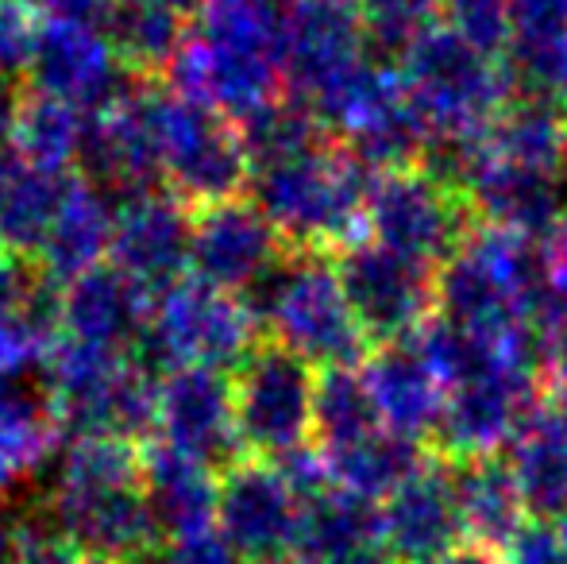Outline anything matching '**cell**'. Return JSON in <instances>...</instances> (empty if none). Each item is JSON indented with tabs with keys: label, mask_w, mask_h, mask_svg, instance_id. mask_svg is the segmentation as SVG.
<instances>
[{
	"label": "cell",
	"mask_w": 567,
	"mask_h": 564,
	"mask_svg": "<svg viewBox=\"0 0 567 564\" xmlns=\"http://www.w3.org/2000/svg\"><path fill=\"white\" fill-rule=\"evenodd\" d=\"M166 78L231 124L282 98L286 0H205Z\"/></svg>",
	"instance_id": "1"
},
{
	"label": "cell",
	"mask_w": 567,
	"mask_h": 564,
	"mask_svg": "<svg viewBox=\"0 0 567 564\" xmlns=\"http://www.w3.org/2000/svg\"><path fill=\"white\" fill-rule=\"evenodd\" d=\"M43 519L82 564H116L151 550L158 534L135 444L116 437H70L54 460Z\"/></svg>",
	"instance_id": "2"
},
{
	"label": "cell",
	"mask_w": 567,
	"mask_h": 564,
	"mask_svg": "<svg viewBox=\"0 0 567 564\" xmlns=\"http://www.w3.org/2000/svg\"><path fill=\"white\" fill-rule=\"evenodd\" d=\"M374 174L337 143L251 174V202L293 252H343L367 240Z\"/></svg>",
	"instance_id": "3"
},
{
	"label": "cell",
	"mask_w": 567,
	"mask_h": 564,
	"mask_svg": "<svg viewBox=\"0 0 567 564\" xmlns=\"http://www.w3.org/2000/svg\"><path fill=\"white\" fill-rule=\"evenodd\" d=\"M158 379L135 352L59 337L43 363V402L62 433L135 444L155 433Z\"/></svg>",
	"instance_id": "4"
},
{
	"label": "cell",
	"mask_w": 567,
	"mask_h": 564,
	"mask_svg": "<svg viewBox=\"0 0 567 564\" xmlns=\"http://www.w3.org/2000/svg\"><path fill=\"white\" fill-rule=\"evenodd\" d=\"M247 306L255 321L270 329L275 345L306 360L309 368H359L367 360L371 340L351 314L337 264L317 252L282 259L247 294Z\"/></svg>",
	"instance_id": "5"
},
{
	"label": "cell",
	"mask_w": 567,
	"mask_h": 564,
	"mask_svg": "<svg viewBox=\"0 0 567 564\" xmlns=\"http://www.w3.org/2000/svg\"><path fill=\"white\" fill-rule=\"evenodd\" d=\"M429 143H475L509 105L514 82L506 66L475 51L452 28H429L398 62Z\"/></svg>",
	"instance_id": "6"
},
{
	"label": "cell",
	"mask_w": 567,
	"mask_h": 564,
	"mask_svg": "<svg viewBox=\"0 0 567 564\" xmlns=\"http://www.w3.org/2000/svg\"><path fill=\"white\" fill-rule=\"evenodd\" d=\"M259 321L251 306L202 279H182L158 294L140 360L155 376L171 368L236 371L259 345Z\"/></svg>",
	"instance_id": "7"
},
{
	"label": "cell",
	"mask_w": 567,
	"mask_h": 564,
	"mask_svg": "<svg viewBox=\"0 0 567 564\" xmlns=\"http://www.w3.org/2000/svg\"><path fill=\"white\" fill-rule=\"evenodd\" d=\"M151 121H155L163 182L174 197L205 209L244 194L251 182V163L228 116L174 90H151Z\"/></svg>",
	"instance_id": "8"
},
{
	"label": "cell",
	"mask_w": 567,
	"mask_h": 564,
	"mask_svg": "<svg viewBox=\"0 0 567 564\" xmlns=\"http://www.w3.org/2000/svg\"><path fill=\"white\" fill-rule=\"evenodd\" d=\"M317 371L282 345L267 340L231 371L239 449L251 460L282 464L313 441Z\"/></svg>",
	"instance_id": "9"
},
{
	"label": "cell",
	"mask_w": 567,
	"mask_h": 564,
	"mask_svg": "<svg viewBox=\"0 0 567 564\" xmlns=\"http://www.w3.org/2000/svg\"><path fill=\"white\" fill-rule=\"evenodd\" d=\"M471 221L475 213L467 197L425 166L374 174L367 194V233L374 236V244L433 264L436 271L471 236Z\"/></svg>",
	"instance_id": "10"
},
{
	"label": "cell",
	"mask_w": 567,
	"mask_h": 564,
	"mask_svg": "<svg viewBox=\"0 0 567 564\" xmlns=\"http://www.w3.org/2000/svg\"><path fill=\"white\" fill-rule=\"evenodd\" d=\"M332 264H337L351 314L371 345L410 340L436 314L433 264H421L374 240H359L337 252Z\"/></svg>",
	"instance_id": "11"
},
{
	"label": "cell",
	"mask_w": 567,
	"mask_h": 564,
	"mask_svg": "<svg viewBox=\"0 0 567 564\" xmlns=\"http://www.w3.org/2000/svg\"><path fill=\"white\" fill-rule=\"evenodd\" d=\"M540 371L525 368L517 360H498L475 379L449 391L441 425L433 441L444 460H475L498 457L517 437V429L545 407Z\"/></svg>",
	"instance_id": "12"
},
{
	"label": "cell",
	"mask_w": 567,
	"mask_h": 564,
	"mask_svg": "<svg viewBox=\"0 0 567 564\" xmlns=\"http://www.w3.org/2000/svg\"><path fill=\"white\" fill-rule=\"evenodd\" d=\"M217 534L244 564H293L301 534V499L278 464L236 460L220 475Z\"/></svg>",
	"instance_id": "13"
},
{
	"label": "cell",
	"mask_w": 567,
	"mask_h": 564,
	"mask_svg": "<svg viewBox=\"0 0 567 564\" xmlns=\"http://www.w3.org/2000/svg\"><path fill=\"white\" fill-rule=\"evenodd\" d=\"M460 194L467 197L475 221L533 240H548L567 221L560 174L494 158L478 140L460 147Z\"/></svg>",
	"instance_id": "14"
},
{
	"label": "cell",
	"mask_w": 567,
	"mask_h": 564,
	"mask_svg": "<svg viewBox=\"0 0 567 564\" xmlns=\"http://www.w3.org/2000/svg\"><path fill=\"white\" fill-rule=\"evenodd\" d=\"M194 213L171 189H140L113 205L109 259L147 294H163L189 271Z\"/></svg>",
	"instance_id": "15"
},
{
	"label": "cell",
	"mask_w": 567,
	"mask_h": 564,
	"mask_svg": "<svg viewBox=\"0 0 567 564\" xmlns=\"http://www.w3.org/2000/svg\"><path fill=\"white\" fill-rule=\"evenodd\" d=\"M155 437L174 452L225 472L239 460L231 379L209 368H171L158 379Z\"/></svg>",
	"instance_id": "16"
},
{
	"label": "cell",
	"mask_w": 567,
	"mask_h": 564,
	"mask_svg": "<svg viewBox=\"0 0 567 564\" xmlns=\"http://www.w3.org/2000/svg\"><path fill=\"white\" fill-rule=\"evenodd\" d=\"M23 74L31 78V93L66 101L85 116L101 113L127 90L124 62L116 59L105 28L70 20H43L35 51Z\"/></svg>",
	"instance_id": "17"
},
{
	"label": "cell",
	"mask_w": 567,
	"mask_h": 564,
	"mask_svg": "<svg viewBox=\"0 0 567 564\" xmlns=\"http://www.w3.org/2000/svg\"><path fill=\"white\" fill-rule=\"evenodd\" d=\"M278 264H282V236L255 202L231 197L194 213V236H189L194 279L244 298Z\"/></svg>",
	"instance_id": "18"
},
{
	"label": "cell",
	"mask_w": 567,
	"mask_h": 564,
	"mask_svg": "<svg viewBox=\"0 0 567 564\" xmlns=\"http://www.w3.org/2000/svg\"><path fill=\"white\" fill-rule=\"evenodd\" d=\"M371 59L355 0H286V85L313 105L348 70Z\"/></svg>",
	"instance_id": "19"
},
{
	"label": "cell",
	"mask_w": 567,
	"mask_h": 564,
	"mask_svg": "<svg viewBox=\"0 0 567 564\" xmlns=\"http://www.w3.org/2000/svg\"><path fill=\"white\" fill-rule=\"evenodd\" d=\"M382 550L394 564H436L467 542L449 460H425L379 503Z\"/></svg>",
	"instance_id": "20"
},
{
	"label": "cell",
	"mask_w": 567,
	"mask_h": 564,
	"mask_svg": "<svg viewBox=\"0 0 567 564\" xmlns=\"http://www.w3.org/2000/svg\"><path fill=\"white\" fill-rule=\"evenodd\" d=\"M78 163L85 171V182H93L97 189H116L120 197L155 189V182L163 178V163H158L147 85H127L113 105L85 121Z\"/></svg>",
	"instance_id": "21"
},
{
	"label": "cell",
	"mask_w": 567,
	"mask_h": 564,
	"mask_svg": "<svg viewBox=\"0 0 567 564\" xmlns=\"http://www.w3.org/2000/svg\"><path fill=\"white\" fill-rule=\"evenodd\" d=\"M151 294L135 286L113 264L78 275L59 286L62 337L97 345L109 352H140L151 329Z\"/></svg>",
	"instance_id": "22"
},
{
	"label": "cell",
	"mask_w": 567,
	"mask_h": 564,
	"mask_svg": "<svg viewBox=\"0 0 567 564\" xmlns=\"http://www.w3.org/2000/svg\"><path fill=\"white\" fill-rule=\"evenodd\" d=\"M359 371H363L367 391L379 407L382 425L402 437H413V441H425V437L436 433L449 391L433 376V368L421 360L413 340L374 345L367 360L359 363Z\"/></svg>",
	"instance_id": "23"
},
{
	"label": "cell",
	"mask_w": 567,
	"mask_h": 564,
	"mask_svg": "<svg viewBox=\"0 0 567 564\" xmlns=\"http://www.w3.org/2000/svg\"><path fill=\"white\" fill-rule=\"evenodd\" d=\"M140 464L143 495H147V511L158 537L182 542V537L217 530V468L202 464L186 452L166 449L163 441L151 444L140 457Z\"/></svg>",
	"instance_id": "24"
},
{
	"label": "cell",
	"mask_w": 567,
	"mask_h": 564,
	"mask_svg": "<svg viewBox=\"0 0 567 564\" xmlns=\"http://www.w3.org/2000/svg\"><path fill=\"white\" fill-rule=\"evenodd\" d=\"M109 240H113V205L93 182L74 174L35 252V267L47 283L66 286L78 275L101 267V259L109 256Z\"/></svg>",
	"instance_id": "25"
},
{
	"label": "cell",
	"mask_w": 567,
	"mask_h": 564,
	"mask_svg": "<svg viewBox=\"0 0 567 564\" xmlns=\"http://www.w3.org/2000/svg\"><path fill=\"white\" fill-rule=\"evenodd\" d=\"M455 503H460L463 534L467 542L486 550H506L517 530L529 522L514 475L502 457H475V460H449Z\"/></svg>",
	"instance_id": "26"
},
{
	"label": "cell",
	"mask_w": 567,
	"mask_h": 564,
	"mask_svg": "<svg viewBox=\"0 0 567 564\" xmlns=\"http://www.w3.org/2000/svg\"><path fill=\"white\" fill-rule=\"evenodd\" d=\"M502 460H506L509 475L522 491L529 519H560L567 511V437L556 425V418L548 414V407H540L517 429Z\"/></svg>",
	"instance_id": "27"
},
{
	"label": "cell",
	"mask_w": 567,
	"mask_h": 564,
	"mask_svg": "<svg viewBox=\"0 0 567 564\" xmlns=\"http://www.w3.org/2000/svg\"><path fill=\"white\" fill-rule=\"evenodd\" d=\"M478 143L494 158L560 174L567 158V109L553 105V101L514 93L509 105L494 116V124Z\"/></svg>",
	"instance_id": "28"
},
{
	"label": "cell",
	"mask_w": 567,
	"mask_h": 564,
	"mask_svg": "<svg viewBox=\"0 0 567 564\" xmlns=\"http://www.w3.org/2000/svg\"><path fill=\"white\" fill-rule=\"evenodd\" d=\"M101 28L124 70L135 74H166L186 43V23L171 0H116Z\"/></svg>",
	"instance_id": "29"
},
{
	"label": "cell",
	"mask_w": 567,
	"mask_h": 564,
	"mask_svg": "<svg viewBox=\"0 0 567 564\" xmlns=\"http://www.w3.org/2000/svg\"><path fill=\"white\" fill-rule=\"evenodd\" d=\"M371 545H382L379 503L351 495L337 483L301 503L298 557H324V553L371 550Z\"/></svg>",
	"instance_id": "30"
},
{
	"label": "cell",
	"mask_w": 567,
	"mask_h": 564,
	"mask_svg": "<svg viewBox=\"0 0 567 564\" xmlns=\"http://www.w3.org/2000/svg\"><path fill=\"white\" fill-rule=\"evenodd\" d=\"M329 460L332 483L359 499H371V503H382L390 491H398L421 464L429 460L425 444L413 441V437H402L394 429H379L374 437L359 441L355 449L337 452Z\"/></svg>",
	"instance_id": "31"
},
{
	"label": "cell",
	"mask_w": 567,
	"mask_h": 564,
	"mask_svg": "<svg viewBox=\"0 0 567 564\" xmlns=\"http://www.w3.org/2000/svg\"><path fill=\"white\" fill-rule=\"evenodd\" d=\"M382 425L367 379L359 368H324L317 376L313 399V437L321 441V457L355 449L359 441L374 437Z\"/></svg>",
	"instance_id": "32"
},
{
	"label": "cell",
	"mask_w": 567,
	"mask_h": 564,
	"mask_svg": "<svg viewBox=\"0 0 567 564\" xmlns=\"http://www.w3.org/2000/svg\"><path fill=\"white\" fill-rule=\"evenodd\" d=\"M54 433L59 425L47 402L28 394L16 379H0V491L47 464Z\"/></svg>",
	"instance_id": "33"
},
{
	"label": "cell",
	"mask_w": 567,
	"mask_h": 564,
	"mask_svg": "<svg viewBox=\"0 0 567 564\" xmlns=\"http://www.w3.org/2000/svg\"><path fill=\"white\" fill-rule=\"evenodd\" d=\"M85 121H90V116H85L82 109L66 105V101L43 98V93H28L20 116H16L12 151L28 166L62 174V171H70V163H78V155H82Z\"/></svg>",
	"instance_id": "34"
},
{
	"label": "cell",
	"mask_w": 567,
	"mask_h": 564,
	"mask_svg": "<svg viewBox=\"0 0 567 564\" xmlns=\"http://www.w3.org/2000/svg\"><path fill=\"white\" fill-rule=\"evenodd\" d=\"M236 132H239V143H244L247 163H251V174L329 143L324 124L317 121L313 109L298 98H275L270 105L244 116V121L236 124Z\"/></svg>",
	"instance_id": "35"
},
{
	"label": "cell",
	"mask_w": 567,
	"mask_h": 564,
	"mask_svg": "<svg viewBox=\"0 0 567 564\" xmlns=\"http://www.w3.org/2000/svg\"><path fill=\"white\" fill-rule=\"evenodd\" d=\"M70 178H74L70 171L54 174L23 163L20 178L12 182L4 205H0V244L12 248L16 256L35 259L39 244H43L47 228H51L54 213L66 197Z\"/></svg>",
	"instance_id": "36"
},
{
	"label": "cell",
	"mask_w": 567,
	"mask_h": 564,
	"mask_svg": "<svg viewBox=\"0 0 567 564\" xmlns=\"http://www.w3.org/2000/svg\"><path fill=\"white\" fill-rule=\"evenodd\" d=\"M449 28L460 39H467L475 51L502 59L514 39L509 0H449Z\"/></svg>",
	"instance_id": "37"
},
{
	"label": "cell",
	"mask_w": 567,
	"mask_h": 564,
	"mask_svg": "<svg viewBox=\"0 0 567 564\" xmlns=\"http://www.w3.org/2000/svg\"><path fill=\"white\" fill-rule=\"evenodd\" d=\"M39 8L35 0H0V74H23L39 39Z\"/></svg>",
	"instance_id": "38"
},
{
	"label": "cell",
	"mask_w": 567,
	"mask_h": 564,
	"mask_svg": "<svg viewBox=\"0 0 567 564\" xmlns=\"http://www.w3.org/2000/svg\"><path fill=\"white\" fill-rule=\"evenodd\" d=\"M506 564H567V542L556 522L529 519L514 534V542L502 550Z\"/></svg>",
	"instance_id": "39"
},
{
	"label": "cell",
	"mask_w": 567,
	"mask_h": 564,
	"mask_svg": "<svg viewBox=\"0 0 567 564\" xmlns=\"http://www.w3.org/2000/svg\"><path fill=\"white\" fill-rule=\"evenodd\" d=\"M514 39L567 35V0H509Z\"/></svg>",
	"instance_id": "40"
},
{
	"label": "cell",
	"mask_w": 567,
	"mask_h": 564,
	"mask_svg": "<svg viewBox=\"0 0 567 564\" xmlns=\"http://www.w3.org/2000/svg\"><path fill=\"white\" fill-rule=\"evenodd\" d=\"M163 564H244L236 550L217 534V530H205V534L182 537L163 550Z\"/></svg>",
	"instance_id": "41"
},
{
	"label": "cell",
	"mask_w": 567,
	"mask_h": 564,
	"mask_svg": "<svg viewBox=\"0 0 567 564\" xmlns=\"http://www.w3.org/2000/svg\"><path fill=\"white\" fill-rule=\"evenodd\" d=\"M39 286H43V275H39L23 256H16L12 248L0 244V314L23 306Z\"/></svg>",
	"instance_id": "42"
},
{
	"label": "cell",
	"mask_w": 567,
	"mask_h": 564,
	"mask_svg": "<svg viewBox=\"0 0 567 564\" xmlns=\"http://www.w3.org/2000/svg\"><path fill=\"white\" fill-rule=\"evenodd\" d=\"M116 0H35L39 12H47V20H70V23H93L101 28Z\"/></svg>",
	"instance_id": "43"
},
{
	"label": "cell",
	"mask_w": 567,
	"mask_h": 564,
	"mask_svg": "<svg viewBox=\"0 0 567 564\" xmlns=\"http://www.w3.org/2000/svg\"><path fill=\"white\" fill-rule=\"evenodd\" d=\"M23 98H28V93L16 85V78L0 74V143H12L16 116H20V109H23Z\"/></svg>",
	"instance_id": "44"
},
{
	"label": "cell",
	"mask_w": 567,
	"mask_h": 564,
	"mask_svg": "<svg viewBox=\"0 0 567 564\" xmlns=\"http://www.w3.org/2000/svg\"><path fill=\"white\" fill-rule=\"evenodd\" d=\"M293 564H394L390 553L382 545H371V550H348V553H324V557H298Z\"/></svg>",
	"instance_id": "45"
},
{
	"label": "cell",
	"mask_w": 567,
	"mask_h": 564,
	"mask_svg": "<svg viewBox=\"0 0 567 564\" xmlns=\"http://www.w3.org/2000/svg\"><path fill=\"white\" fill-rule=\"evenodd\" d=\"M436 564H506V561H502L498 550H486V545L463 542V545H455L449 557H441Z\"/></svg>",
	"instance_id": "46"
},
{
	"label": "cell",
	"mask_w": 567,
	"mask_h": 564,
	"mask_svg": "<svg viewBox=\"0 0 567 564\" xmlns=\"http://www.w3.org/2000/svg\"><path fill=\"white\" fill-rule=\"evenodd\" d=\"M548 414L556 418V425L564 429L567 437V363L553 371V387H548Z\"/></svg>",
	"instance_id": "47"
},
{
	"label": "cell",
	"mask_w": 567,
	"mask_h": 564,
	"mask_svg": "<svg viewBox=\"0 0 567 564\" xmlns=\"http://www.w3.org/2000/svg\"><path fill=\"white\" fill-rule=\"evenodd\" d=\"M20 171H23V158L12 151V143H0V205H4L12 182L20 178Z\"/></svg>",
	"instance_id": "48"
},
{
	"label": "cell",
	"mask_w": 567,
	"mask_h": 564,
	"mask_svg": "<svg viewBox=\"0 0 567 564\" xmlns=\"http://www.w3.org/2000/svg\"><path fill=\"white\" fill-rule=\"evenodd\" d=\"M116 564H163V550H140V553H132V557H124V561H116Z\"/></svg>",
	"instance_id": "49"
},
{
	"label": "cell",
	"mask_w": 567,
	"mask_h": 564,
	"mask_svg": "<svg viewBox=\"0 0 567 564\" xmlns=\"http://www.w3.org/2000/svg\"><path fill=\"white\" fill-rule=\"evenodd\" d=\"M171 4H174V8H178V12H182V16H186V12H197V8H202V4H205V0H171Z\"/></svg>",
	"instance_id": "50"
},
{
	"label": "cell",
	"mask_w": 567,
	"mask_h": 564,
	"mask_svg": "<svg viewBox=\"0 0 567 564\" xmlns=\"http://www.w3.org/2000/svg\"><path fill=\"white\" fill-rule=\"evenodd\" d=\"M556 530H560V534H564V542H567V511L560 514V519H556Z\"/></svg>",
	"instance_id": "51"
},
{
	"label": "cell",
	"mask_w": 567,
	"mask_h": 564,
	"mask_svg": "<svg viewBox=\"0 0 567 564\" xmlns=\"http://www.w3.org/2000/svg\"><path fill=\"white\" fill-rule=\"evenodd\" d=\"M560 178H564V194H567V158H564V171H560Z\"/></svg>",
	"instance_id": "52"
}]
</instances>
